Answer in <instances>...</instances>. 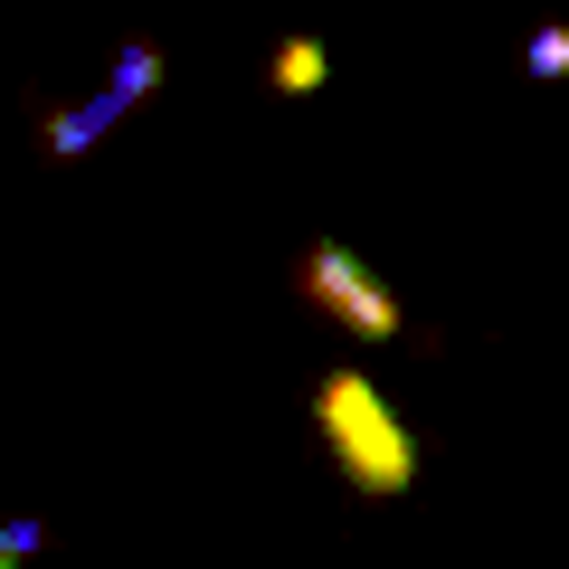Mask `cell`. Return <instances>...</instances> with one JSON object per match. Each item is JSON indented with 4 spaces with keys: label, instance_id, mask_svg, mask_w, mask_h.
<instances>
[{
    "label": "cell",
    "instance_id": "obj_2",
    "mask_svg": "<svg viewBox=\"0 0 569 569\" xmlns=\"http://www.w3.org/2000/svg\"><path fill=\"white\" fill-rule=\"evenodd\" d=\"M295 295H305L313 313H332V323H342L351 342H399V332H408L399 295H389V284L370 276V266L351 257L342 238H313L305 257H295Z\"/></svg>",
    "mask_w": 569,
    "mask_h": 569
},
{
    "label": "cell",
    "instance_id": "obj_3",
    "mask_svg": "<svg viewBox=\"0 0 569 569\" xmlns=\"http://www.w3.org/2000/svg\"><path fill=\"white\" fill-rule=\"evenodd\" d=\"M114 114H123V96L104 86V96H86L77 114H48V123H39V152H48V162H77V152H86V142H96Z\"/></svg>",
    "mask_w": 569,
    "mask_h": 569
},
{
    "label": "cell",
    "instance_id": "obj_4",
    "mask_svg": "<svg viewBox=\"0 0 569 569\" xmlns=\"http://www.w3.org/2000/svg\"><path fill=\"white\" fill-rule=\"evenodd\" d=\"M332 77V58H323V39H284L276 58H266V86L276 96H313V86Z\"/></svg>",
    "mask_w": 569,
    "mask_h": 569
},
{
    "label": "cell",
    "instance_id": "obj_1",
    "mask_svg": "<svg viewBox=\"0 0 569 569\" xmlns=\"http://www.w3.org/2000/svg\"><path fill=\"white\" fill-rule=\"evenodd\" d=\"M313 437H323V456L342 466V485L361 503H399L418 485V437L380 399V380H361V370H323L313 380Z\"/></svg>",
    "mask_w": 569,
    "mask_h": 569
},
{
    "label": "cell",
    "instance_id": "obj_6",
    "mask_svg": "<svg viewBox=\"0 0 569 569\" xmlns=\"http://www.w3.org/2000/svg\"><path fill=\"white\" fill-rule=\"evenodd\" d=\"M522 67H531V77H569V29H560V20H550V29H531Z\"/></svg>",
    "mask_w": 569,
    "mask_h": 569
},
{
    "label": "cell",
    "instance_id": "obj_7",
    "mask_svg": "<svg viewBox=\"0 0 569 569\" xmlns=\"http://www.w3.org/2000/svg\"><path fill=\"white\" fill-rule=\"evenodd\" d=\"M29 550H39V522H10V531H0V569H20Z\"/></svg>",
    "mask_w": 569,
    "mask_h": 569
},
{
    "label": "cell",
    "instance_id": "obj_5",
    "mask_svg": "<svg viewBox=\"0 0 569 569\" xmlns=\"http://www.w3.org/2000/svg\"><path fill=\"white\" fill-rule=\"evenodd\" d=\"M152 86H162V48H114V96L142 104Z\"/></svg>",
    "mask_w": 569,
    "mask_h": 569
}]
</instances>
